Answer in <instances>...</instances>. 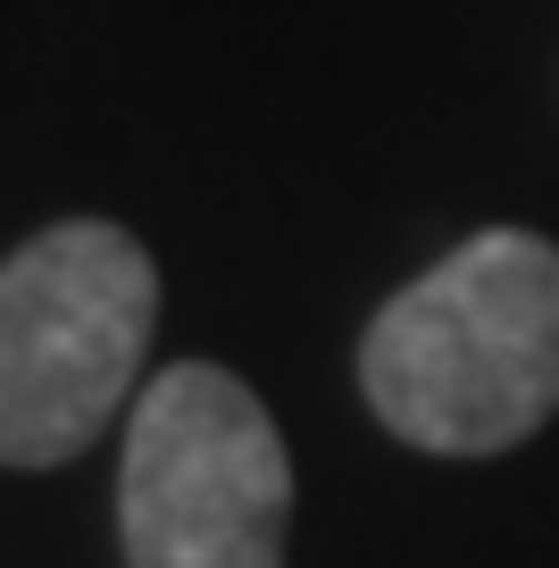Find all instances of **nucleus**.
<instances>
[{
	"mask_svg": "<svg viewBox=\"0 0 559 568\" xmlns=\"http://www.w3.org/2000/svg\"><path fill=\"white\" fill-rule=\"evenodd\" d=\"M293 460L267 402L217 359H175L134 393L118 460L125 568H284Z\"/></svg>",
	"mask_w": 559,
	"mask_h": 568,
	"instance_id": "obj_3",
	"label": "nucleus"
},
{
	"mask_svg": "<svg viewBox=\"0 0 559 568\" xmlns=\"http://www.w3.org/2000/svg\"><path fill=\"white\" fill-rule=\"evenodd\" d=\"M367 409L418 452L492 460L559 409V243L468 234L359 335Z\"/></svg>",
	"mask_w": 559,
	"mask_h": 568,
	"instance_id": "obj_1",
	"label": "nucleus"
},
{
	"mask_svg": "<svg viewBox=\"0 0 559 568\" xmlns=\"http://www.w3.org/2000/svg\"><path fill=\"white\" fill-rule=\"evenodd\" d=\"M159 326V267L109 217L0 260V468H68L125 409Z\"/></svg>",
	"mask_w": 559,
	"mask_h": 568,
	"instance_id": "obj_2",
	"label": "nucleus"
}]
</instances>
